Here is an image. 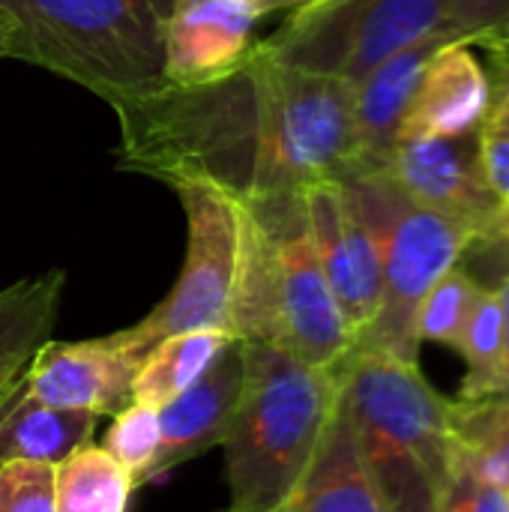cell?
<instances>
[{
	"mask_svg": "<svg viewBox=\"0 0 509 512\" xmlns=\"http://www.w3.org/2000/svg\"><path fill=\"white\" fill-rule=\"evenodd\" d=\"M114 111L117 165L168 186L198 180L258 201L357 162L354 84L285 66L264 42L213 81L165 84Z\"/></svg>",
	"mask_w": 509,
	"mask_h": 512,
	"instance_id": "6da1fadb",
	"label": "cell"
},
{
	"mask_svg": "<svg viewBox=\"0 0 509 512\" xmlns=\"http://www.w3.org/2000/svg\"><path fill=\"white\" fill-rule=\"evenodd\" d=\"M231 333L336 369L354 333L321 270L303 192L243 201V249Z\"/></svg>",
	"mask_w": 509,
	"mask_h": 512,
	"instance_id": "7a4b0ae2",
	"label": "cell"
},
{
	"mask_svg": "<svg viewBox=\"0 0 509 512\" xmlns=\"http://www.w3.org/2000/svg\"><path fill=\"white\" fill-rule=\"evenodd\" d=\"M336 375L384 512H441L459 471L450 402L417 363L378 351L351 348Z\"/></svg>",
	"mask_w": 509,
	"mask_h": 512,
	"instance_id": "3957f363",
	"label": "cell"
},
{
	"mask_svg": "<svg viewBox=\"0 0 509 512\" xmlns=\"http://www.w3.org/2000/svg\"><path fill=\"white\" fill-rule=\"evenodd\" d=\"M243 348L246 378L222 441L231 492L225 512H279L327 432L339 375L264 342Z\"/></svg>",
	"mask_w": 509,
	"mask_h": 512,
	"instance_id": "277c9868",
	"label": "cell"
},
{
	"mask_svg": "<svg viewBox=\"0 0 509 512\" xmlns=\"http://www.w3.org/2000/svg\"><path fill=\"white\" fill-rule=\"evenodd\" d=\"M6 57L63 75L111 108L165 87L171 0H0Z\"/></svg>",
	"mask_w": 509,
	"mask_h": 512,
	"instance_id": "5b68a950",
	"label": "cell"
},
{
	"mask_svg": "<svg viewBox=\"0 0 509 512\" xmlns=\"http://www.w3.org/2000/svg\"><path fill=\"white\" fill-rule=\"evenodd\" d=\"M339 183L378 243L384 285L375 321L351 348L417 363L420 303L429 288L474 249V237L435 210L414 204L381 168L348 171Z\"/></svg>",
	"mask_w": 509,
	"mask_h": 512,
	"instance_id": "8992f818",
	"label": "cell"
},
{
	"mask_svg": "<svg viewBox=\"0 0 509 512\" xmlns=\"http://www.w3.org/2000/svg\"><path fill=\"white\" fill-rule=\"evenodd\" d=\"M435 33H456L477 45L483 27L474 3L318 0L291 12L264 45L285 66L342 78L357 87L375 66Z\"/></svg>",
	"mask_w": 509,
	"mask_h": 512,
	"instance_id": "52a82bcc",
	"label": "cell"
},
{
	"mask_svg": "<svg viewBox=\"0 0 509 512\" xmlns=\"http://www.w3.org/2000/svg\"><path fill=\"white\" fill-rule=\"evenodd\" d=\"M171 189L177 192L186 213L183 270L156 309H150L138 324L111 333L117 345L141 360L156 342L177 333H231V309L243 249V201L219 186L198 180L177 183Z\"/></svg>",
	"mask_w": 509,
	"mask_h": 512,
	"instance_id": "ba28073f",
	"label": "cell"
},
{
	"mask_svg": "<svg viewBox=\"0 0 509 512\" xmlns=\"http://www.w3.org/2000/svg\"><path fill=\"white\" fill-rule=\"evenodd\" d=\"M381 171L414 204L462 225L474 246L509 240V210L483 171L477 132L453 138L405 135Z\"/></svg>",
	"mask_w": 509,
	"mask_h": 512,
	"instance_id": "9c48e42d",
	"label": "cell"
},
{
	"mask_svg": "<svg viewBox=\"0 0 509 512\" xmlns=\"http://www.w3.org/2000/svg\"><path fill=\"white\" fill-rule=\"evenodd\" d=\"M303 210L321 270L357 339L381 309L384 285L378 243L339 180H318L306 186Z\"/></svg>",
	"mask_w": 509,
	"mask_h": 512,
	"instance_id": "30bf717a",
	"label": "cell"
},
{
	"mask_svg": "<svg viewBox=\"0 0 509 512\" xmlns=\"http://www.w3.org/2000/svg\"><path fill=\"white\" fill-rule=\"evenodd\" d=\"M138 366L141 357L111 336L84 342L48 339L21 375V387L51 408L114 417L132 402Z\"/></svg>",
	"mask_w": 509,
	"mask_h": 512,
	"instance_id": "8fae6325",
	"label": "cell"
},
{
	"mask_svg": "<svg viewBox=\"0 0 509 512\" xmlns=\"http://www.w3.org/2000/svg\"><path fill=\"white\" fill-rule=\"evenodd\" d=\"M246 378V348L234 339L186 393L159 408V450L144 486L165 480L183 462L222 447Z\"/></svg>",
	"mask_w": 509,
	"mask_h": 512,
	"instance_id": "7c38bea8",
	"label": "cell"
},
{
	"mask_svg": "<svg viewBox=\"0 0 509 512\" xmlns=\"http://www.w3.org/2000/svg\"><path fill=\"white\" fill-rule=\"evenodd\" d=\"M261 15L252 0H171L165 84H201L231 72L255 45Z\"/></svg>",
	"mask_w": 509,
	"mask_h": 512,
	"instance_id": "4fadbf2b",
	"label": "cell"
},
{
	"mask_svg": "<svg viewBox=\"0 0 509 512\" xmlns=\"http://www.w3.org/2000/svg\"><path fill=\"white\" fill-rule=\"evenodd\" d=\"M462 39L456 33H435L426 36L405 51L393 54L381 66H375L357 87H354V123H357V162L351 171L366 168H384L390 159L402 123L408 117V108L414 102V93L420 87V78L435 57L438 48L447 42ZM468 42V39H465ZM348 174V171H345Z\"/></svg>",
	"mask_w": 509,
	"mask_h": 512,
	"instance_id": "5bb4252c",
	"label": "cell"
},
{
	"mask_svg": "<svg viewBox=\"0 0 509 512\" xmlns=\"http://www.w3.org/2000/svg\"><path fill=\"white\" fill-rule=\"evenodd\" d=\"M489 87L492 78L480 63V57L474 54L471 42L465 39L447 42L429 60L399 138L405 135L453 138V135L477 132L486 114Z\"/></svg>",
	"mask_w": 509,
	"mask_h": 512,
	"instance_id": "9a60e30c",
	"label": "cell"
},
{
	"mask_svg": "<svg viewBox=\"0 0 509 512\" xmlns=\"http://www.w3.org/2000/svg\"><path fill=\"white\" fill-rule=\"evenodd\" d=\"M279 512H384L342 399L336 402L315 459Z\"/></svg>",
	"mask_w": 509,
	"mask_h": 512,
	"instance_id": "2e32d148",
	"label": "cell"
},
{
	"mask_svg": "<svg viewBox=\"0 0 509 512\" xmlns=\"http://www.w3.org/2000/svg\"><path fill=\"white\" fill-rule=\"evenodd\" d=\"M96 420V414L51 408L33 399L18 378L0 402V465H60L81 447L93 444Z\"/></svg>",
	"mask_w": 509,
	"mask_h": 512,
	"instance_id": "e0dca14e",
	"label": "cell"
},
{
	"mask_svg": "<svg viewBox=\"0 0 509 512\" xmlns=\"http://www.w3.org/2000/svg\"><path fill=\"white\" fill-rule=\"evenodd\" d=\"M63 282V270H48L0 288V402L51 339Z\"/></svg>",
	"mask_w": 509,
	"mask_h": 512,
	"instance_id": "ac0fdd59",
	"label": "cell"
},
{
	"mask_svg": "<svg viewBox=\"0 0 509 512\" xmlns=\"http://www.w3.org/2000/svg\"><path fill=\"white\" fill-rule=\"evenodd\" d=\"M231 342L234 336L225 330H192L156 342L135 372L132 402H144L153 408L168 405L198 378H204Z\"/></svg>",
	"mask_w": 509,
	"mask_h": 512,
	"instance_id": "d6986e66",
	"label": "cell"
},
{
	"mask_svg": "<svg viewBox=\"0 0 509 512\" xmlns=\"http://www.w3.org/2000/svg\"><path fill=\"white\" fill-rule=\"evenodd\" d=\"M459 459L509 492V393L450 402Z\"/></svg>",
	"mask_w": 509,
	"mask_h": 512,
	"instance_id": "ffe728a7",
	"label": "cell"
},
{
	"mask_svg": "<svg viewBox=\"0 0 509 512\" xmlns=\"http://www.w3.org/2000/svg\"><path fill=\"white\" fill-rule=\"evenodd\" d=\"M135 492L132 474L96 444L57 465V512H126Z\"/></svg>",
	"mask_w": 509,
	"mask_h": 512,
	"instance_id": "44dd1931",
	"label": "cell"
},
{
	"mask_svg": "<svg viewBox=\"0 0 509 512\" xmlns=\"http://www.w3.org/2000/svg\"><path fill=\"white\" fill-rule=\"evenodd\" d=\"M501 348H504V312H501L498 288H480L456 348L468 363V378L459 393L462 399L489 396L492 378L501 363Z\"/></svg>",
	"mask_w": 509,
	"mask_h": 512,
	"instance_id": "7402d4cb",
	"label": "cell"
},
{
	"mask_svg": "<svg viewBox=\"0 0 509 512\" xmlns=\"http://www.w3.org/2000/svg\"><path fill=\"white\" fill-rule=\"evenodd\" d=\"M480 282L468 276L459 264L447 270L423 297L417 312V339L420 342H438L447 348H459L465 321L474 309V300L480 294Z\"/></svg>",
	"mask_w": 509,
	"mask_h": 512,
	"instance_id": "603a6c76",
	"label": "cell"
},
{
	"mask_svg": "<svg viewBox=\"0 0 509 512\" xmlns=\"http://www.w3.org/2000/svg\"><path fill=\"white\" fill-rule=\"evenodd\" d=\"M102 447L132 474L135 489H141L159 450V408L129 402L120 414H114Z\"/></svg>",
	"mask_w": 509,
	"mask_h": 512,
	"instance_id": "cb8c5ba5",
	"label": "cell"
},
{
	"mask_svg": "<svg viewBox=\"0 0 509 512\" xmlns=\"http://www.w3.org/2000/svg\"><path fill=\"white\" fill-rule=\"evenodd\" d=\"M477 144L483 171L509 210V63H498L495 69L486 114L477 126Z\"/></svg>",
	"mask_w": 509,
	"mask_h": 512,
	"instance_id": "d4e9b609",
	"label": "cell"
},
{
	"mask_svg": "<svg viewBox=\"0 0 509 512\" xmlns=\"http://www.w3.org/2000/svg\"><path fill=\"white\" fill-rule=\"evenodd\" d=\"M0 512H57V465L3 462Z\"/></svg>",
	"mask_w": 509,
	"mask_h": 512,
	"instance_id": "484cf974",
	"label": "cell"
},
{
	"mask_svg": "<svg viewBox=\"0 0 509 512\" xmlns=\"http://www.w3.org/2000/svg\"><path fill=\"white\" fill-rule=\"evenodd\" d=\"M441 512H509V492L489 483L459 459L456 480L441 504Z\"/></svg>",
	"mask_w": 509,
	"mask_h": 512,
	"instance_id": "4316f807",
	"label": "cell"
},
{
	"mask_svg": "<svg viewBox=\"0 0 509 512\" xmlns=\"http://www.w3.org/2000/svg\"><path fill=\"white\" fill-rule=\"evenodd\" d=\"M498 297H501V312H504V348H501V363H498V372L492 378L489 396L509 393V273L498 285Z\"/></svg>",
	"mask_w": 509,
	"mask_h": 512,
	"instance_id": "83f0119b",
	"label": "cell"
},
{
	"mask_svg": "<svg viewBox=\"0 0 509 512\" xmlns=\"http://www.w3.org/2000/svg\"><path fill=\"white\" fill-rule=\"evenodd\" d=\"M477 45H483V48L492 54L495 63H509V3L504 18H501V24H498L489 36H483Z\"/></svg>",
	"mask_w": 509,
	"mask_h": 512,
	"instance_id": "f1b7e54d",
	"label": "cell"
},
{
	"mask_svg": "<svg viewBox=\"0 0 509 512\" xmlns=\"http://www.w3.org/2000/svg\"><path fill=\"white\" fill-rule=\"evenodd\" d=\"M471 3H474V9H477L480 27H483L480 39H483V36H489V33L501 24V18H504V12H507L509 0H471ZM480 39H477V42H480Z\"/></svg>",
	"mask_w": 509,
	"mask_h": 512,
	"instance_id": "f546056e",
	"label": "cell"
},
{
	"mask_svg": "<svg viewBox=\"0 0 509 512\" xmlns=\"http://www.w3.org/2000/svg\"><path fill=\"white\" fill-rule=\"evenodd\" d=\"M261 12H273V9H291V12H297V9H303V6H309V3H318V0H252Z\"/></svg>",
	"mask_w": 509,
	"mask_h": 512,
	"instance_id": "4dcf8cb0",
	"label": "cell"
},
{
	"mask_svg": "<svg viewBox=\"0 0 509 512\" xmlns=\"http://www.w3.org/2000/svg\"><path fill=\"white\" fill-rule=\"evenodd\" d=\"M6 42H9V21H6V15L0 12V60L6 57Z\"/></svg>",
	"mask_w": 509,
	"mask_h": 512,
	"instance_id": "1f68e13d",
	"label": "cell"
}]
</instances>
